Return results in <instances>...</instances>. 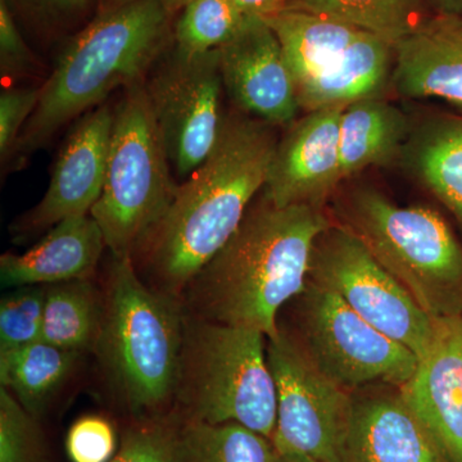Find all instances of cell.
Here are the masks:
<instances>
[{
	"mask_svg": "<svg viewBox=\"0 0 462 462\" xmlns=\"http://www.w3.org/2000/svg\"><path fill=\"white\" fill-rule=\"evenodd\" d=\"M276 147L273 125L226 118L211 156L178 187L166 214L135 252L158 291L178 297L229 242L266 185Z\"/></svg>",
	"mask_w": 462,
	"mask_h": 462,
	"instance_id": "1",
	"label": "cell"
},
{
	"mask_svg": "<svg viewBox=\"0 0 462 462\" xmlns=\"http://www.w3.org/2000/svg\"><path fill=\"white\" fill-rule=\"evenodd\" d=\"M330 224L316 207L281 208L264 197L249 207L236 233L188 285L196 319L275 337L282 309L306 287L315 240Z\"/></svg>",
	"mask_w": 462,
	"mask_h": 462,
	"instance_id": "2",
	"label": "cell"
},
{
	"mask_svg": "<svg viewBox=\"0 0 462 462\" xmlns=\"http://www.w3.org/2000/svg\"><path fill=\"white\" fill-rule=\"evenodd\" d=\"M170 14L162 0H135L99 12L76 33L39 87L38 106L9 161L14 169L117 88L145 83L165 50Z\"/></svg>",
	"mask_w": 462,
	"mask_h": 462,
	"instance_id": "3",
	"label": "cell"
},
{
	"mask_svg": "<svg viewBox=\"0 0 462 462\" xmlns=\"http://www.w3.org/2000/svg\"><path fill=\"white\" fill-rule=\"evenodd\" d=\"M185 320L175 296L143 282L132 256H114L94 349L132 411H152L176 394Z\"/></svg>",
	"mask_w": 462,
	"mask_h": 462,
	"instance_id": "4",
	"label": "cell"
},
{
	"mask_svg": "<svg viewBox=\"0 0 462 462\" xmlns=\"http://www.w3.org/2000/svg\"><path fill=\"white\" fill-rule=\"evenodd\" d=\"M334 215L436 320L462 312V247L439 214L372 187L342 191Z\"/></svg>",
	"mask_w": 462,
	"mask_h": 462,
	"instance_id": "5",
	"label": "cell"
},
{
	"mask_svg": "<svg viewBox=\"0 0 462 462\" xmlns=\"http://www.w3.org/2000/svg\"><path fill=\"white\" fill-rule=\"evenodd\" d=\"M266 348L261 331L187 319L176 394L191 420L236 422L273 439L278 397Z\"/></svg>",
	"mask_w": 462,
	"mask_h": 462,
	"instance_id": "6",
	"label": "cell"
},
{
	"mask_svg": "<svg viewBox=\"0 0 462 462\" xmlns=\"http://www.w3.org/2000/svg\"><path fill=\"white\" fill-rule=\"evenodd\" d=\"M115 108L105 187L90 216L112 256H132L166 214L179 185L144 83L124 89Z\"/></svg>",
	"mask_w": 462,
	"mask_h": 462,
	"instance_id": "7",
	"label": "cell"
},
{
	"mask_svg": "<svg viewBox=\"0 0 462 462\" xmlns=\"http://www.w3.org/2000/svg\"><path fill=\"white\" fill-rule=\"evenodd\" d=\"M287 307L291 319L279 330L315 369L351 393L374 384L402 387L418 366V356L309 279Z\"/></svg>",
	"mask_w": 462,
	"mask_h": 462,
	"instance_id": "8",
	"label": "cell"
},
{
	"mask_svg": "<svg viewBox=\"0 0 462 462\" xmlns=\"http://www.w3.org/2000/svg\"><path fill=\"white\" fill-rule=\"evenodd\" d=\"M309 281L336 293L356 314L409 348L419 360L430 351L438 320L343 225L331 223L319 234L310 260Z\"/></svg>",
	"mask_w": 462,
	"mask_h": 462,
	"instance_id": "9",
	"label": "cell"
},
{
	"mask_svg": "<svg viewBox=\"0 0 462 462\" xmlns=\"http://www.w3.org/2000/svg\"><path fill=\"white\" fill-rule=\"evenodd\" d=\"M266 351L278 397L276 452L342 462L354 393L322 375L282 330Z\"/></svg>",
	"mask_w": 462,
	"mask_h": 462,
	"instance_id": "10",
	"label": "cell"
},
{
	"mask_svg": "<svg viewBox=\"0 0 462 462\" xmlns=\"http://www.w3.org/2000/svg\"><path fill=\"white\" fill-rule=\"evenodd\" d=\"M144 85L170 163L187 179L211 156L226 121L218 50L197 56L173 51Z\"/></svg>",
	"mask_w": 462,
	"mask_h": 462,
	"instance_id": "11",
	"label": "cell"
},
{
	"mask_svg": "<svg viewBox=\"0 0 462 462\" xmlns=\"http://www.w3.org/2000/svg\"><path fill=\"white\" fill-rule=\"evenodd\" d=\"M348 105L307 112L278 142L263 197L276 207L311 206L325 209L343 181L339 127Z\"/></svg>",
	"mask_w": 462,
	"mask_h": 462,
	"instance_id": "12",
	"label": "cell"
},
{
	"mask_svg": "<svg viewBox=\"0 0 462 462\" xmlns=\"http://www.w3.org/2000/svg\"><path fill=\"white\" fill-rule=\"evenodd\" d=\"M114 118L115 109L108 106L79 118L60 148L44 197L14 226L18 234L39 233L66 218L90 215L105 187Z\"/></svg>",
	"mask_w": 462,
	"mask_h": 462,
	"instance_id": "13",
	"label": "cell"
},
{
	"mask_svg": "<svg viewBox=\"0 0 462 462\" xmlns=\"http://www.w3.org/2000/svg\"><path fill=\"white\" fill-rule=\"evenodd\" d=\"M218 62L224 88L240 109L273 126L296 118V81L278 36L263 17H252L218 50Z\"/></svg>",
	"mask_w": 462,
	"mask_h": 462,
	"instance_id": "14",
	"label": "cell"
},
{
	"mask_svg": "<svg viewBox=\"0 0 462 462\" xmlns=\"http://www.w3.org/2000/svg\"><path fill=\"white\" fill-rule=\"evenodd\" d=\"M352 398L342 462H451L400 387L369 385Z\"/></svg>",
	"mask_w": 462,
	"mask_h": 462,
	"instance_id": "15",
	"label": "cell"
},
{
	"mask_svg": "<svg viewBox=\"0 0 462 462\" xmlns=\"http://www.w3.org/2000/svg\"><path fill=\"white\" fill-rule=\"evenodd\" d=\"M401 393L451 462H462V312L438 320L430 351Z\"/></svg>",
	"mask_w": 462,
	"mask_h": 462,
	"instance_id": "16",
	"label": "cell"
},
{
	"mask_svg": "<svg viewBox=\"0 0 462 462\" xmlns=\"http://www.w3.org/2000/svg\"><path fill=\"white\" fill-rule=\"evenodd\" d=\"M391 83L406 98L462 109V20L436 16L397 42Z\"/></svg>",
	"mask_w": 462,
	"mask_h": 462,
	"instance_id": "17",
	"label": "cell"
},
{
	"mask_svg": "<svg viewBox=\"0 0 462 462\" xmlns=\"http://www.w3.org/2000/svg\"><path fill=\"white\" fill-rule=\"evenodd\" d=\"M106 247L103 231L90 215L66 218L25 254L0 257L3 287L84 281L96 270Z\"/></svg>",
	"mask_w": 462,
	"mask_h": 462,
	"instance_id": "18",
	"label": "cell"
},
{
	"mask_svg": "<svg viewBox=\"0 0 462 462\" xmlns=\"http://www.w3.org/2000/svg\"><path fill=\"white\" fill-rule=\"evenodd\" d=\"M393 63L394 45L365 32L338 65L298 88L300 109L312 112L380 97L391 81Z\"/></svg>",
	"mask_w": 462,
	"mask_h": 462,
	"instance_id": "19",
	"label": "cell"
},
{
	"mask_svg": "<svg viewBox=\"0 0 462 462\" xmlns=\"http://www.w3.org/2000/svg\"><path fill=\"white\" fill-rule=\"evenodd\" d=\"M403 112L380 97L356 100L340 118L339 153L343 180L402 156L410 136Z\"/></svg>",
	"mask_w": 462,
	"mask_h": 462,
	"instance_id": "20",
	"label": "cell"
},
{
	"mask_svg": "<svg viewBox=\"0 0 462 462\" xmlns=\"http://www.w3.org/2000/svg\"><path fill=\"white\" fill-rule=\"evenodd\" d=\"M281 42L298 88L334 69L365 32L348 23L300 11L263 17Z\"/></svg>",
	"mask_w": 462,
	"mask_h": 462,
	"instance_id": "21",
	"label": "cell"
},
{
	"mask_svg": "<svg viewBox=\"0 0 462 462\" xmlns=\"http://www.w3.org/2000/svg\"><path fill=\"white\" fill-rule=\"evenodd\" d=\"M410 169L462 223V116L428 118L404 145Z\"/></svg>",
	"mask_w": 462,
	"mask_h": 462,
	"instance_id": "22",
	"label": "cell"
},
{
	"mask_svg": "<svg viewBox=\"0 0 462 462\" xmlns=\"http://www.w3.org/2000/svg\"><path fill=\"white\" fill-rule=\"evenodd\" d=\"M79 355L44 340L0 352V383L36 418L69 378Z\"/></svg>",
	"mask_w": 462,
	"mask_h": 462,
	"instance_id": "23",
	"label": "cell"
},
{
	"mask_svg": "<svg viewBox=\"0 0 462 462\" xmlns=\"http://www.w3.org/2000/svg\"><path fill=\"white\" fill-rule=\"evenodd\" d=\"M430 0H285L279 11L331 18L396 44L428 20Z\"/></svg>",
	"mask_w": 462,
	"mask_h": 462,
	"instance_id": "24",
	"label": "cell"
},
{
	"mask_svg": "<svg viewBox=\"0 0 462 462\" xmlns=\"http://www.w3.org/2000/svg\"><path fill=\"white\" fill-rule=\"evenodd\" d=\"M103 312L105 300L88 279L47 285L42 340L79 354L94 348Z\"/></svg>",
	"mask_w": 462,
	"mask_h": 462,
	"instance_id": "25",
	"label": "cell"
},
{
	"mask_svg": "<svg viewBox=\"0 0 462 462\" xmlns=\"http://www.w3.org/2000/svg\"><path fill=\"white\" fill-rule=\"evenodd\" d=\"M182 462H276L270 438L236 422L190 420L180 430Z\"/></svg>",
	"mask_w": 462,
	"mask_h": 462,
	"instance_id": "26",
	"label": "cell"
},
{
	"mask_svg": "<svg viewBox=\"0 0 462 462\" xmlns=\"http://www.w3.org/2000/svg\"><path fill=\"white\" fill-rule=\"evenodd\" d=\"M251 18L231 0H190L176 23L175 51L197 56L220 50Z\"/></svg>",
	"mask_w": 462,
	"mask_h": 462,
	"instance_id": "27",
	"label": "cell"
},
{
	"mask_svg": "<svg viewBox=\"0 0 462 462\" xmlns=\"http://www.w3.org/2000/svg\"><path fill=\"white\" fill-rule=\"evenodd\" d=\"M47 287H20L0 303V352L42 340Z\"/></svg>",
	"mask_w": 462,
	"mask_h": 462,
	"instance_id": "28",
	"label": "cell"
},
{
	"mask_svg": "<svg viewBox=\"0 0 462 462\" xmlns=\"http://www.w3.org/2000/svg\"><path fill=\"white\" fill-rule=\"evenodd\" d=\"M36 418L17 398L0 391V462H42V443Z\"/></svg>",
	"mask_w": 462,
	"mask_h": 462,
	"instance_id": "29",
	"label": "cell"
},
{
	"mask_svg": "<svg viewBox=\"0 0 462 462\" xmlns=\"http://www.w3.org/2000/svg\"><path fill=\"white\" fill-rule=\"evenodd\" d=\"M109 462H182L180 430L166 421L133 428Z\"/></svg>",
	"mask_w": 462,
	"mask_h": 462,
	"instance_id": "30",
	"label": "cell"
},
{
	"mask_svg": "<svg viewBox=\"0 0 462 462\" xmlns=\"http://www.w3.org/2000/svg\"><path fill=\"white\" fill-rule=\"evenodd\" d=\"M66 451L71 462H109L117 454L114 425L102 416L88 415L69 428Z\"/></svg>",
	"mask_w": 462,
	"mask_h": 462,
	"instance_id": "31",
	"label": "cell"
},
{
	"mask_svg": "<svg viewBox=\"0 0 462 462\" xmlns=\"http://www.w3.org/2000/svg\"><path fill=\"white\" fill-rule=\"evenodd\" d=\"M38 88H11L0 94V161L8 165L21 134L39 102Z\"/></svg>",
	"mask_w": 462,
	"mask_h": 462,
	"instance_id": "32",
	"label": "cell"
},
{
	"mask_svg": "<svg viewBox=\"0 0 462 462\" xmlns=\"http://www.w3.org/2000/svg\"><path fill=\"white\" fill-rule=\"evenodd\" d=\"M36 60L27 47L9 8L0 0V71L3 78H23L36 72Z\"/></svg>",
	"mask_w": 462,
	"mask_h": 462,
	"instance_id": "33",
	"label": "cell"
},
{
	"mask_svg": "<svg viewBox=\"0 0 462 462\" xmlns=\"http://www.w3.org/2000/svg\"><path fill=\"white\" fill-rule=\"evenodd\" d=\"M42 20L66 23L84 16L97 0H18Z\"/></svg>",
	"mask_w": 462,
	"mask_h": 462,
	"instance_id": "34",
	"label": "cell"
},
{
	"mask_svg": "<svg viewBox=\"0 0 462 462\" xmlns=\"http://www.w3.org/2000/svg\"><path fill=\"white\" fill-rule=\"evenodd\" d=\"M234 5L251 17H264L279 11L285 0H231Z\"/></svg>",
	"mask_w": 462,
	"mask_h": 462,
	"instance_id": "35",
	"label": "cell"
},
{
	"mask_svg": "<svg viewBox=\"0 0 462 462\" xmlns=\"http://www.w3.org/2000/svg\"><path fill=\"white\" fill-rule=\"evenodd\" d=\"M437 16L462 20V0H430Z\"/></svg>",
	"mask_w": 462,
	"mask_h": 462,
	"instance_id": "36",
	"label": "cell"
},
{
	"mask_svg": "<svg viewBox=\"0 0 462 462\" xmlns=\"http://www.w3.org/2000/svg\"><path fill=\"white\" fill-rule=\"evenodd\" d=\"M99 3V12L111 11V9L123 7L135 0H97Z\"/></svg>",
	"mask_w": 462,
	"mask_h": 462,
	"instance_id": "37",
	"label": "cell"
},
{
	"mask_svg": "<svg viewBox=\"0 0 462 462\" xmlns=\"http://www.w3.org/2000/svg\"><path fill=\"white\" fill-rule=\"evenodd\" d=\"M276 462H319L312 460V458L306 457V456L291 455V454H278Z\"/></svg>",
	"mask_w": 462,
	"mask_h": 462,
	"instance_id": "38",
	"label": "cell"
},
{
	"mask_svg": "<svg viewBox=\"0 0 462 462\" xmlns=\"http://www.w3.org/2000/svg\"><path fill=\"white\" fill-rule=\"evenodd\" d=\"M163 5L169 9L170 14H175V12L181 11L190 0H162Z\"/></svg>",
	"mask_w": 462,
	"mask_h": 462,
	"instance_id": "39",
	"label": "cell"
}]
</instances>
